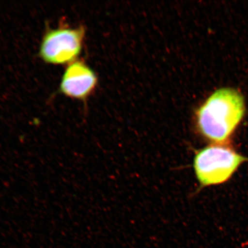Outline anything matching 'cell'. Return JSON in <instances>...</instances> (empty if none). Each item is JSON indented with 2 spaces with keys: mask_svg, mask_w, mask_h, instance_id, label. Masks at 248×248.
<instances>
[{
  "mask_svg": "<svg viewBox=\"0 0 248 248\" xmlns=\"http://www.w3.org/2000/svg\"><path fill=\"white\" fill-rule=\"evenodd\" d=\"M246 112L244 98L232 88L213 93L198 110V131L213 144H225L233 134Z\"/></svg>",
  "mask_w": 248,
  "mask_h": 248,
  "instance_id": "obj_1",
  "label": "cell"
},
{
  "mask_svg": "<svg viewBox=\"0 0 248 248\" xmlns=\"http://www.w3.org/2000/svg\"><path fill=\"white\" fill-rule=\"evenodd\" d=\"M248 158L226 144H213L198 152L194 169L203 186L222 184L228 181Z\"/></svg>",
  "mask_w": 248,
  "mask_h": 248,
  "instance_id": "obj_2",
  "label": "cell"
},
{
  "mask_svg": "<svg viewBox=\"0 0 248 248\" xmlns=\"http://www.w3.org/2000/svg\"><path fill=\"white\" fill-rule=\"evenodd\" d=\"M83 26L59 27L46 31L38 55L46 64L68 65L78 60L85 37Z\"/></svg>",
  "mask_w": 248,
  "mask_h": 248,
  "instance_id": "obj_3",
  "label": "cell"
},
{
  "mask_svg": "<svg viewBox=\"0 0 248 248\" xmlns=\"http://www.w3.org/2000/svg\"><path fill=\"white\" fill-rule=\"evenodd\" d=\"M97 83L94 71L84 62L78 60L67 65L61 78L60 92L66 97L85 100Z\"/></svg>",
  "mask_w": 248,
  "mask_h": 248,
  "instance_id": "obj_4",
  "label": "cell"
}]
</instances>
